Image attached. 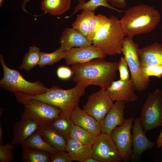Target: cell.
I'll list each match as a JSON object with an SVG mask.
<instances>
[{
	"instance_id": "obj_1",
	"label": "cell",
	"mask_w": 162,
	"mask_h": 162,
	"mask_svg": "<svg viewBox=\"0 0 162 162\" xmlns=\"http://www.w3.org/2000/svg\"><path fill=\"white\" fill-rule=\"evenodd\" d=\"M118 62H109L97 58L88 62L73 64L71 69L76 84L94 85L106 89L114 81Z\"/></svg>"
},
{
	"instance_id": "obj_2",
	"label": "cell",
	"mask_w": 162,
	"mask_h": 162,
	"mask_svg": "<svg viewBox=\"0 0 162 162\" xmlns=\"http://www.w3.org/2000/svg\"><path fill=\"white\" fill-rule=\"evenodd\" d=\"M88 86L76 84L74 87L65 90L54 85L47 92L37 95H30L20 92H14V94L17 102L20 103L31 99L40 100L59 108L62 112L61 116L70 119L73 111L78 105L80 98Z\"/></svg>"
},
{
	"instance_id": "obj_3",
	"label": "cell",
	"mask_w": 162,
	"mask_h": 162,
	"mask_svg": "<svg viewBox=\"0 0 162 162\" xmlns=\"http://www.w3.org/2000/svg\"><path fill=\"white\" fill-rule=\"evenodd\" d=\"M161 15L154 7L141 4L128 8L119 20L125 36L133 38L153 30L160 21Z\"/></svg>"
},
{
	"instance_id": "obj_4",
	"label": "cell",
	"mask_w": 162,
	"mask_h": 162,
	"mask_svg": "<svg viewBox=\"0 0 162 162\" xmlns=\"http://www.w3.org/2000/svg\"><path fill=\"white\" fill-rule=\"evenodd\" d=\"M119 19L112 15L97 32L92 40L93 45L106 55L121 54L125 36Z\"/></svg>"
},
{
	"instance_id": "obj_5",
	"label": "cell",
	"mask_w": 162,
	"mask_h": 162,
	"mask_svg": "<svg viewBox=\"0 0 162 162\" xmlns=\"http://www.w3.org/2000/svg\"><path fill=\"white\" fill-rule=\"evenodd\" d=\"M0 61L3 70V76L0 80L1 87L13 93L20 92L30 95L44 93L49 90L40 81L29 82L18 71L8 67L1 54Z\"/></svg>"
},
{
	"instance_id": "obj_6",
	"label": "cell",
	"mask_w": 162,
	"mask_h": 162,
	"mask_svg": "<svg viewBox=\"0 0 162 162\" xmlns=\"http://www.w3.org/2000/svg\"><path fill=\"white\" fill-rule=\"evenodd\" d=\"M139 44L135 42L133 38L125 36L122 42V49L128 64L130 72L131 78L136 90L142 91L148 86L149 78L143 74L139 57Z\"/></svg>"
},
{
	"instance_id": "obj_7",
	"label": "cell",
	"mask_w": 162,
	"mask_h": 162,
	"mask_svg": "<svg viewBox=\"0 0 162 162\" xmlns=\"http://www.w3.org/2000/svg\"><path fill=\"white\" fill-rule=\"evenodd\" d=\"M145 132L162 126V91L159 88L148 94L140 118Z\"/></svg>"
},
{
	"instance_id": "obj_8",
	"label": "cell",
	"mask_w": 162,
	"mask_h": 162,
	"mask_svg": "<svg viewBox=\"0 0 162 162\" xmlns=\"http://www.w3.org/2000/svg\"><path fill=\"white\" fill-rule=\"evenodd\" d=\"M24 111L21 117L30 118L39 127L48 125L52 121L60 116L59 108L45 102L35 99H28L21 102Z\"/></svg>"
},
{
	"instance_id": "obj_9",
	"label": "cell",
	"mask_w": 162,
	"mask_h": 162,
	"mask_svg": "<svg viewBox=\"0 0 162 162\" xmlns=\"http://www.w3.org/2000/svg\"><path fill=\"white\" fill-rule=\"evenodd\" d=\"M134 119L133 117L125 119L122 125L116 127L110 134L124 162H128L131 158L133 144L131 130Z\"/></svg>"
},
{
	"instance_id": "obj_10",
	"label": "cell",
	"mask_w": 162,
	"mask_h": 162,
	"mask_svg": "<svg viewBox=\"0 0 162 162\" xmlns=\"http://www.w3.org/2000/svg\"><path fill=\"white\" fill-rule=\"evenodd\" d=\"M92 157L99 162H120L122 157L110 134L101 133L92 146Z\"/></svg>"
},
{
	"instance_id": "obj_11",
	"label": "cell",
	"mask_w": 162,
	"mask_h": 162,
	"mask_svg": "<svg viewBox=\"0 0 162 162\" xmlns=\"http://www.w3.org/2000/svg\"><path fill=\"white\" fill-rule=\"evenodd\" d=\"M113 102L106 89L101 88L88 96L82 110L101 122L112 107Z\"/></svg>"
},
{
	"instance_id": "obj_12",
	"label": "cell",
	"mask_w": 162,
	"mask_h": 162,
	"mask_svg": "<svg viewBox=\"0 0 162 162\" xmlns=\"http://www.w3.org/2000/svg\"><path fill=\"white\" fill-rule=\"evenodd\" d=\"M66 65L86 63L97 58H105V54L93 45L74 47L65 51Z\"/></svg>"
},
{
	"instance_id": "obj_13",
	"label": "cell",
	"mask_w": 162,
	"mask_h": 162,
	"mask_svg": "<svg viewBox=\"0 0 162 162\" xmlns=\"http://www.w3.org/2000/svg\"><path fill=\"white\" fill-rule=\"evenodd\" d=\"M134 83L131 79L127 80L113 81L106 89L108 94L113 101L122 100L125 102H133L137 99L134 92Z\"/></svg>"
},
{
	"instance_id": "obj_14",
	"label": "cell",
	"mask_w": 162,
	"mask_h": 162,
	"mask_svg": "<svg viewBox=\"0 0 162 162\" xmlns=\"http://www.w3.org/2000/svg\"><path fill=\"white\" fill-rule=\"evenodd\" d=\"M133 149L131 158L134 160L139 159L145 151L152 149L155 143L149 140L142 127L140 118H136L132 125Z\"/></svg>"
},
{
	"instance_id": "obj_15",
	"label": "cell",
	"mask_w": 162,
	"mask_h": 162,
	"mask_svg": "<svg viewBox=\"0 0 162 162\" xmlns=\"http://www.w3.org/2000/svg\"><path fill=\"white\" fill-rule=\"evenodd\" d=\"M125 102L116 101L101 122V132L110 134L118 126L122 125L125 120L124 117Z\"/></svg>"
},
{
	"instance_id": "obj_16",
	"label": "cell",
	"mask_w": 162,
	"mask_h": 162,
	"mask_svg": "<svg viewBox=\"0 0 162 162\" xmlns=\"http://www.w3.org/2000/svg\"><path fill=\"white\" fill-rule=\"evenodd\" d=\"M70 119L74 125L83 128L94 136H97L101 133V122L80 109L78 105L73 111Z\"/></svg>"
},
{
	"instance_id": "obj_17",
	"label": "cell",
	"mask_w": 162,
	"mask_h": 162,
	"mask_svg": "<svg viewBox=\"0 0 162 162\" xmlns=\"http://www.w3.org/2000/svg\"><path fill=\"white\" fill-rule=\"evenodd\" d=\"M60 45L58 49L65 52L74 47H82L92 44V41L74 28H65L61 36L59 41Z\"/></svg>"
},
{
	"instance_id": "obj_18",
	"label": "cell",
	"mask_w": 162,
	"mask_h": 162,
	"mask_svg": "<svg viewBox=\"0 0 162 162\" xmlns=\"http://www.w3.org/2000/svg\"><path fill=\"white\" fill-rule=\"evenodd\" d=\"M39 126L32 119L21 117L15 123L13 128V134L11 143L14 146L20 144L34 133Z\"/></svg>"
},
{
	"instance_id": "obj_19",
	"label": "cell",
	"mask_w": 162,
	"mask_h": 162,
	"mask_svg": "<svg viewBox=\"0 0 162 162\" xmlns=\"http://www.w3.org/2000/svg\"><path fill=\"white\" fill-rule=\"evenodd\" d=\"M139 57L141 64L162 65V44L155 42L140 49Z\"/></svg>"
},
{
	"instance_id": "obj_20",
	"label": "cell",
	"mask_w": 162,
	"mask_h": 162,
	"mask_svg": "<svg viewBox=\"0 0 162 162\" xmlns=\"http://www.w3.org/2000/svg\"><path fill=\"white\" fill-rule=\"evenodd\" d=\"M65 151L73 161L80 162L92 156L93 153L92 146L83 144L69 137L67 139Z\"/></svg>"
},
{
	"instance_id": "obj_21",
	"label": "cell",
	"mask_w": 162,
	"mask_h": 162,
	"mask_svg": "<svg viewBox=\"0 0 162 162\" xmlns=\"http://www.w3.org/2000/svg\"><path fill=\"white\" fill-rule=\"evenodd\" d=\"M38 130L42 138L57 151L65 150L67 140L48 125L39 127Z\"/></svg>"
},
{
	"instance_id": "obj_22",
	"label": "cell",
	"mask_w": 162,
	"mask_h": 162,
	"mask_svg": "<svg viewBox=\"0 0 162 162\" xmlns=\"http://www.w3.org/2000/svg\"><path fill=\"white\" fill-rule=\"evenodd\" d=\"M71 0H42L41 5L42 10L53 16L62 14L71 6Z\"/></svg>"
},
{
	"instance_id": "obj_23",
	"label": "cell",
	"mask_w": 162,
	"mask_h": 162,
	"mask_svg": "<svg viewBox=\"0 0 162 162\" xmlns=\"http://www.w3.org/2000/svg\"><path fill=\"white\" fill-rule=\"evenodd\" d=\"M22 162H50L52 154L30 147L22 146Z\"/></svg>"
},
{
	"instance_id": "obj_24",
	"label": "cell",
	"mask_w": 162,
	"mask_h": 162,
	"mask_svg": "<svg viewBox=\"0 0 162 162\" xmlns=\"http://www.w3.org/2000/svg\"><path fill=\"white\" fill-rule=\"evenodd\" d=\"M20 145L48 152L52 154L58 151L46 142L41 137L38 129L22 142Z\"/></svg>"
},
{
	"instance_id": "obj_25",
	"label": "cell",
	"mask_w": 162,
	"mask_h": 162,
	"mask_svg": "<svg viewBox=\"0 0 162 162\" xmlns=\"http://www.w3.org/2000/svg\"><path fill=\"white\" fill-rule=\"evenodd\" d=\"M28 52L24 56L22 64L19 68L28 71L37 65L40 59V48L34 45L29 48Z\"/></svg>"
},
{
	"instance_id": "obj_26",
	"label": "cell",
	"mask_w": 162,
	"mask_h": 162,
	"mask_svg": "<svg viewBox=\"0 0 162 162\" xmlns=\"http://www.w3.org/2000/svg\"><path fill=\"white\" fill-rule=\"evenodd\" d=\"M100 6L108 8L119 13L124 11L111 5L107 0H90L87 2L85 0H79V4L75 6L71 16L75 14L80 10H87L94 12L97 7Z\"/></svg>"
},
{
	"instance_id": "obj_27",
	"label": "cell",
	"mask_w": 162,
	"mask_h": 162,
	"mask_svg": "<svg viewBox=\"0 0 162 162\" xmlns=\"http://www.w3.org/2000/svg\"><path fill=\"white\" fill-rule=\"evenodd\" d=\"M74 125L70 119L60 116L52 121L48 125L67 140L69 137Z\"/></svg>"
},
{
	"instance_id": "obj_28",
	"label": "cell",
	"mask_w": 162,
	"mask_h": 162,
	"mask_svg": "<svg viewBox=\"0 0 162 162\" xmlns=\"http://www.w3.org/2000/svg\"><path fill=\"white\" fill-rule=\"evenodd\" d=\"M69 137L83 144L92 146L96 140L97 136L93 135L83 128L74 124Z\"/></svg>"
},
{
	"instance_id": "obj_29",
	"label": "cell",
	"mask_w": 162,
	"mask_h": 162,
	"mask_svg": "<svg viewBox=\"0 0 162 162\" xmlns=\"http://www.w3.org/2000/svg\"><path fill=\"white\" fill-rule=\"evenodd\" d=\"M94 12L83 10L82 13L77 15L72 24V27L82 35L87 37L88 31L89 19Z\"/></svg>"
},
{
	"instance_id": "obj_30",
	"label": "cell",
	"mask_w": 162,
	"mask_h": 162,
	"mask_svg": "<svg viewBox=\"0 0 162 162\" xmlns=\"http://www.w3.org/2000/svg\"><path fill=\"white\" fill-rule=\"evenodd\" d=\"M65 56V52L59 49L51 53L41 52L40 61L38 65L41 68L47 65H52L63 58H64Z\"/></svg>"
},
{
	"instance_id": "obj_31",
	"label": "cell",
	"mask_w": 162,
	"mask_h": 162,
	"mask_svg": "<svg viewBox=\"0 0 162 162\" xmlns=\"http://www.w3.org/2000/svg\"><path fill=\"white\" fill-rule=\"evenodd\" d=\"M108 18L100 14L95 15L94 13L91 16L88 21L87 35L89 40L92 41L99 29L106 21Z\"/></svg>"
},
{
	"instance_id": "obj_32",
	"label": "cell",
	"mask_w": 162,
	"mask_h": 162,
	"mask_svg": "<svg viewBox=\"0 0 162 162\" xmlns=\"http://www.w3.org/2000/svg\"><path fill=\"white\" fill-rule=\"evenodd\" d=\"M14 147L15 146L9 143L0 145V162H11L14 160V156L12 150Z\"/></svg>"
},
{
	"instance_id": "obj_33",
	"label": "cell",
	"mask_w": 162,
	"mask_h": 162,
	"mask_svg": "<svg viewBox=\"0 0 162 162\" xmlns=\"http://www.w3.org/2000/svg\"><path fill=\"white\" fill-rule=\"evenodd\" d=\"M142 72L147 78L154 76L158 78L162 77V65L141 64Z\"/></svg>"
},
{
	"instance_id": "obj_34",
	"label": "cell",
	"mask_w": 162,
	"mask_h": 162,
	"mask_svg": "<svg viewBox=\"0 0 162 162\" xmlns=\"http://www.w3.org/2000/svg\"><path fill=\"white\" fill-rule=\"evenodd\" d=\"M128 67V63L124 56L121 57L118 62V70L120 73V79L127 80L130 79Z\"/></svg>"
},
{
	"instance_id": "obj_35",
	"label": "cell",
	"mask_w": 162,
	"mask_h": 162,
	"mask_svg": "<svg viewBox=\"0 0 162 162\" xmlns=\"http://www.w3.org/2000/svg\"><path fill=\"white\" fill-rule=\"evenodd\" d=\"M64 150L58 151L55 153L52 154L50 162H70L73 160L68 153Z\"/></svg>"
},
{
	"instance_id": "obj_36",
	"label": "cell",
	"mask_w": 162,
	"mask_h": 162,
	"mask_svg": "<svg viewBox=\"0 0 162 162\" xmlns=\"http://www.w3.org/2000/svg\"><path fill=\"white\" fill-rule=\"evenodd\" d=\"M58 77L62 80H67L72 76L73 72L71 69L65 66L59 67L56 71Z\"/></svg>"
},
{
	"instance_id": "obj_37",
	"label": "cell",
	"mask_w": 162,
	"mask_h": 162,
	"mask_svg": "<svg viewBox=\"0 0 162 162\" xmlns=\"http://www.w3.org/2000/svg\"><path fill=\"white\" fill-rule=\"evenodd\" d=\"M110 3L112 6L120 8H125L127 5L126 0H107Z\"/></svg>"
},
{
	"instance_id": "obj_38",
	"label": "cell",
	"mask_w": 162,
	"mask_h": 162,
	"mask_svg": "<svg viewBox=\"0 0 162 162\" xmlns=\"http://www.w3.org/2000/svg\"><path fill=\"white\" fill-rule=\"evenodd\" d=\"M156 143L157 147L158 148H159L162 147V130L157 138Z\"/></svg>"
},
{
	"instance_id": "obj_39",
	"label": "cell",
	"mask_w": 162,
	"mask_h": 162,
	"mask_svg": "<svg viewBox=\"0 0 162 162\" xmlns=\"http://www.w3.org/2000/svg\"><path fill=\"white\" fill-rule=\"evenodd\" d=\"M31 0H23V2L21 6V8L23 11L27 12L26 8V6L27 3L29 2Z\"/></svg>"
},
{
	"instance_id": "obj_40",
	"label": "cell",
	"mask_w": 162,
	"mask_h": 162,
	"mask_svg": "<svg viewBox=\"0 0 162 162\" xmlns=\"http://www.w3.org/2000/svg\"><path fill=\"white\" fill-rule=\"evenodd\" d=\"M83 162H99V161L92 156L86 158Z\"/></svg>"
},
{
	"instance_id": "obj_41",
	"label": "cell",
	"mask_w": 162,
	"mask_h": 162,
	"mask_svg": "<svg viewBox=\"0 0 162 162\" xmlns=\"http://www.w3.org/2000/svg\"><path fill=\"white\" fill-rule=\"evenodd\" d=\"M3 134V130L1 127H0V145H3L4 144V143L2 140Z\"/></svg>"
},
{
	"instance_id": "obj_42",
	"label": "cell",
	"mask_w": 162,
	"mask_h": 162,
	"mask_svg": "<svg viewBox=\"0 0 162 162\" xmlns=\"http://www.w3.org/2000/svg\"><path fill=\"white\" fill-rule=\"evenodd\" d=\"M4 0H0V6L1 7L3 4V2Z\"/></svg>"
},
{
	"instance_id": "obj_43",
	"label": "cell",
	"mask_w": 162,
	"mask_h": 162,
	"mask_svg": "<svg viewBox=\"0 0 162 162\" xmlns=\"http://www.w3.org/2000/svg\"></svg>"
}]
</instances>
